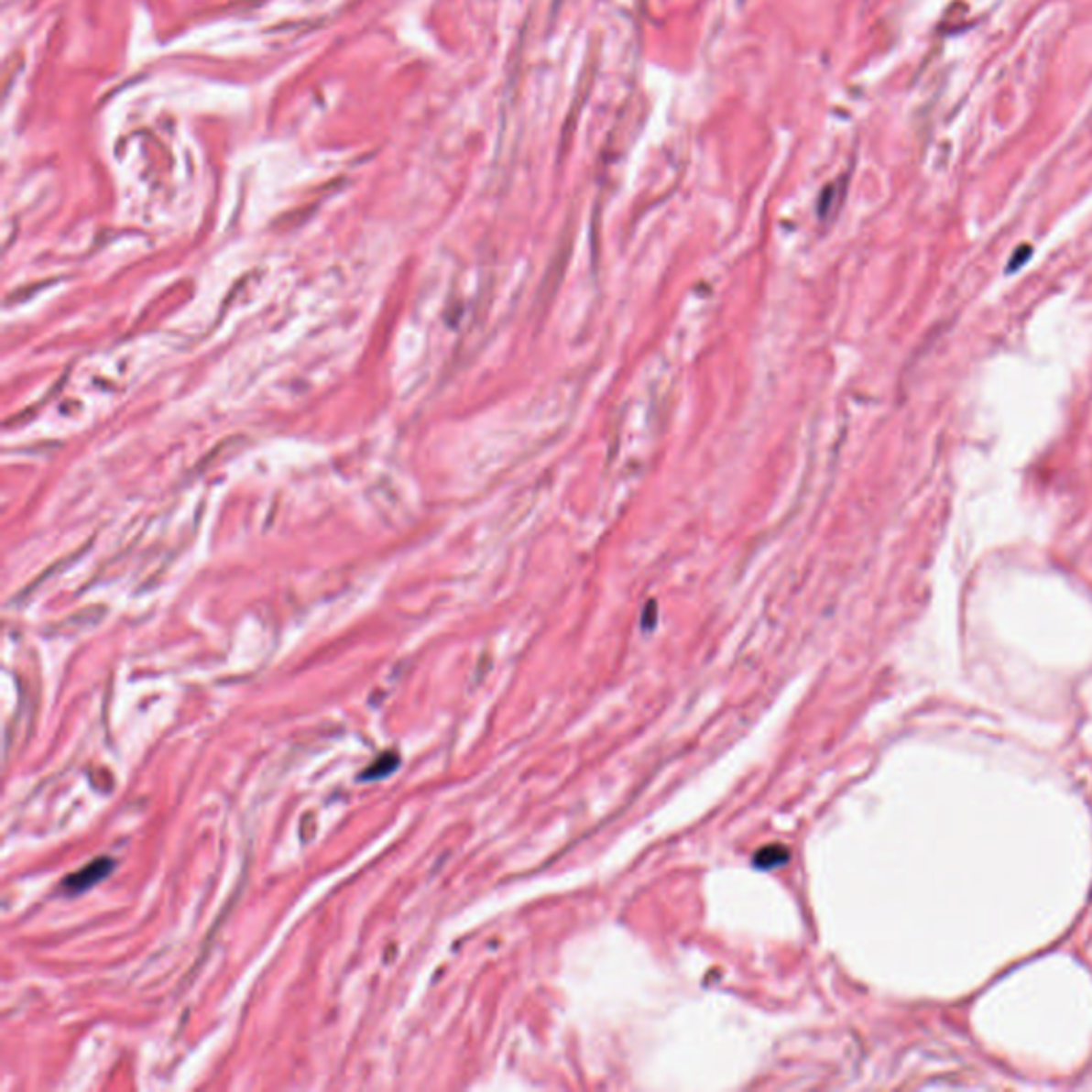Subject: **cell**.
Here are the masks:
<instances>
[{
	"label": "cell",
	"instance_id": "cell-1",
	"mask_svg": "<svg viewBox=\"0 0 1092 1092\" xmlns=\"http://www.w3.org/2000/svg\"><path fill=\"white\" fill-rule=\"evenodd\" d=\"M112 868H114L112 857H96V860L90 862L88 867H83L77 870V873L67 877L62 883V888L67 890L69 894H82L93 886H96L99 881L105 879V877L112 873Z\"/></svg>",
	"mask_w": 1092,
	"mask_h": 1092
},
{
	"label": "cell",
	"instance_id": "cell-2",
	"mask_svg": "<svg viewBox=\"0 0 1092 1092\" xmlns=\"http://www.w3.org/2000/svg\"><path fill=\"white\" fill-rule=\"evenodd\" d=\"M398 764H399V756H398V753H395V751H387V753H382V756L378 759H376V762H372V764L367 766L366 772H363V775H361V779H363V781H376V779H385L387 775H391V772L395 769H398Z\"/></svg>",
	"mask_w": 1092,
	"mask_h": 1092
},
{
	"label": "cell",
	"instance_id": "cell-3",
	"mask_svg": "<svg viewBox=\"0 0 1092 1092\" xmlns=\"http://www.w3.org/2000/svg\"><path fill=\"white\" fill-rule=\"evenodd\" d=\"M1031 252H1032V250H1031V246H1020V250L1016 252V255H1013L1011 263H1010V268H1007V269H1010V271H1016L1018 268H1022V265H1024L1026 261H1029Z\"/></svg>",
	"mask_w": 1092,
	"mask_h": 1092
}]
</instances>
